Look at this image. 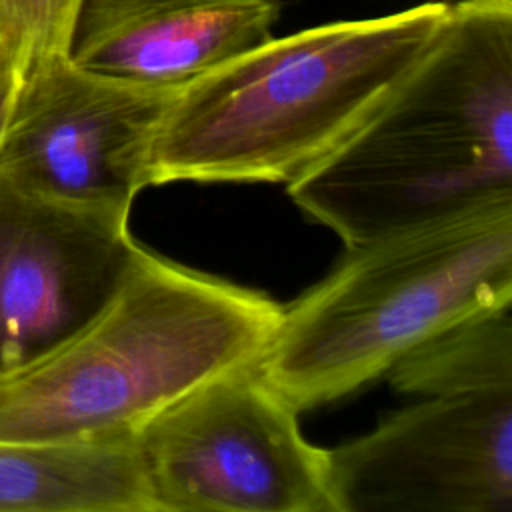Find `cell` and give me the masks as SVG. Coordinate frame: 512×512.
<instances>
[{"mask_svg": "<svg viewBox=\"0 0 512 512\" xmlns=\"http://www.w3.org/2000/svg\"><path fill=\"white\" fill-rule=\"evenodd\" d=\"M444 2H448V0H444Z\"/></svg>", "mask_w": 512, "mask_h": 512, "instance_id": "14", "label": "cell"}, {"mask_svg": "<svg viewBox=\"0 0 512 512\" xmlns=\"http://www.w3.org/2000/svg\"><path fill=\"white\" fill-rule=\"evenodd\" d=\"M0 512H154L134 436L0 442Z\"/></svg>", "mask_w": 512, "mask_h": 512, "instance_id": "10", "label": "cell"}, {"mask_svg": "<svg viewBox=\"0 0 512 512\" xmlns=\"http://www.w3.org/2000/svg\"><path fill=\"white\" fill-rule=\"evenodd\" d=\"M6 112H8V96H6L4 88H2V82H0V134H2V128H4Z\"/></svg>", "mask_w": 512, "mask_h": 512, "instance_id": "13", "label": "cell"}, {"mask_svg": "<svg viewBox=\"0 0 512 512\" xmlns=\"http://www.w3.org/2000/svg\"><path fill=\"white\" fill-rule=\"evenodd\" d=\"M134 442L154 512H334L328 450L256 362L196 386Z\"/></svg>", "mask_w": 512, "mask_h": 512, "instance_id": "5", "label": "cell"}, {"mask_svg": "<svg viewBox=\"0 0 512 512\" xmlns=\"http://www.w3.org/2000/svg\"><path fill=\"white\" fill-rule=\"evenodd\" d=\"M334 512H512V388L426 396L328 450Z\"/></svg>", "mask_w": 512, "mask_h": 512, "instance_id": "7", "label": "cell"}, {"mask_svg": "<svg viewBox=\"0 0 512 512\" xmlns=\"http://www.w3.org/2000/svg\"><path fill=\"white\" fill-rule=\"evenodd\" d=\"M128 220L0 172V376L48 354L112 298L140 250Z\"/></svg>", "mask_w": 512, "mask_h": 512, "instance_id": "8", "label": "cell"}, {"mask_svg": "<svg viewBox=\"0 0 512 512\" xmlns=\"http://www.w3.org/2000/svg\"><path fill=\"white\" fill-rule=\"evenodd\" d=\"M290 198L368 242L512 198V0H456L380 108Z\"/></svg>", "mask_w": 512, "mask_h": 512, "instance_id": "1", "label": "cell"}, {"mask_svg": "<svg viewBox=\"0 0 512 512\" xmlns=\"http://www.w3.org/2000/svg\"><path fill=\"white\" fill-rule=\"evenodd\" d=\"M282 306L140 246L76 334L0 376V442L134 436L206 380L264 354Z\"/></svg>", "mask_w": 512, "mask_h": 512, "instance_id": "3", "label": "cell"}, {"mask_svg": "<svg viewBox=\"0 0 512 512\" xmlns=\"http://www.w3.org/2000/svg\"><path fill=\"white\" fill-rule=\"evenodd\" d=\"M80 0H0V82L8 106L24 76L52 54H68Z\"/></svg>", "mask_w": 512, "mask_h": 512, "instance_id": "12", "label": "cell"}, {"mask_svg": "<svg viewBox=\"0 0 512 512\" xmlns=\"http://www.w3.org/2000/svg\"><path fill=\"white\" fill-rule=\"evenodd\" d=\"M448 2L270 38L180 86L148 184L290 186L346 142L436 36Z\"/></svg>", "mask_w": 512, "mask_h": 512, "instance_id": "2", "label": "cell"}, {"mask_svg": "<svg viewBox=\"0 0 512 512\" xmlns=\"http://www.w3.org/2000/svg\"><path fill=\"white\" fill-rule=\"evenodd\" d=\"M512 302V198L346 246L256 362L298 412L356 392L470 314Z\"/></svg>", "mask_w": 512, "mask_h": 512, "instance_id": "4", "label": "cell"}, {"mask_svg": "<svg viewBox=\"0 0 512 512\" xmlns=\"http://www.w3.org/2000/svg\"><path fill=\"white\" fill-rule=\"evenodd\" d=\"M176 90L112 78L52 54L10 100L0 172L42 196L130 212L150 186L152 146Z\"/></svg>", "mask_w": 512, "mask_h": 512, "instance_id": "6", "label": "cell"}, {"mask_svg": "<svg viewBox=\"0 0 512 512\" xmlns=\"http://www.w3.org/2000/svg\"><path fill=\"white\" fill-rule=\"evenodd\" d=\"M416 396L512 388V302L456 320L400 356L386 372Z\"/></svg>", "mask_w": 512, "mask_h": 512, "instance_id": "11", "label": "cell"}, {"mask_svg": "<svg viewBox=\"0 0 512 512\" xmlns=\"http://www.w3.org/2000/svg\"><path fill=\"white\" fill-rule=\"evenodd\" d=\"M280 0H80L68 44L78 66L180 88L270 38Z\"/></svg>", "mask_w": 512, "mask_h": 512, "instance_id": "9", "label": "cell"}]
</instances>
